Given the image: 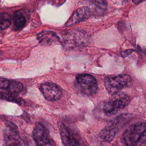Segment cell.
Returning <instances> with one entry per match:
<instances>
[{"mask_svg": "<svg viewBox=\"0 0 146 146\" xmlns=\"http://www.w3.org/2000/svg\"><path fill=\"white\" fill-rule=\"evenodd\" d=\"M3 137L6 146H23L17 126L11 121L5 123Z\"/></svg>", "mask_w": 146, "mask_h": 146, "instance_id": "cell-7", "label": "cell"}, {"mask_svg": "<svg viewBox=\"0 0 146 146\" xmlns=\"http://www.w3.org/2000/svg\"><path fill=\"white\" fill-rule=\"evenodd\" d=\"M77 84L84 94L92 95L96 93L98 90V84L96 79L88 74H78L76 76Z\"/></svg>", "mask_w": 146, "mask_h": 146, "instance_id": "cell-6", "label": "cell"}, {"mask_svg": "<svg viewBox=\"0 0 146 146\" xmlns=\"http://www.w3.org/2000/svg\"><path fill=\"white\" fill-rule=\"evenodd\" d=\"M32 135L36 146H53L47 130L40 123L35 124Z\"/></svg>", "mask_w": 146, "mask_h": 146, "instance_id": "cell-9", "label": "cell"}, {"mask_svg": "<svg viewBox=\"0 0 146 146\" xmlns=\"http://www.w3.org/2000/svg\"><path fill=\"white\" fill-rule=\"evenodd\" d=\"M23 87V84L18 80L1 79L0 88L1 90L17 94L22 91Z\"/></svg>", "mask_w": 146, "mask_h": 146, "instance_id": "cell-12", "label": "cell"}, {"mask_svg": "<svg viewBox=\"0 0 146 146\" xmlns=\"http://www.w3.org/2000/svg\"><path fill=\"white\" fill-rule=\"evenodd\" d=\"M104 83L107 91L112 95L131 86L132 79L127 74L108 76L104 79Z\"/></svg>", "mask_w": 146, "mask_h": 146, "instance_id": "cell-3", "label": "cell"}, {"mask_svg": "<svg viewBox=\"0 0 146 146\" xmlns=\"http://www.w3.org/2000/svg\"><path fill=\"white\" fill-rule=\"evenodd\" d=\"M146 131V122H137L129 126L123 134V139L126 146H136Z\"/></svg>", "mask_w": 146, "mask_h": 146, "instance_id": "cell-5", "label": "cell"}, {"mask_svg": "<svg viewBox=\"0 0 146 146\" xmlns=\"http://www.w3.org/2000/svg\"><path fill=\"white\" fill-rule=\"evenodd\" d=\"M40 90L44 98L50 102L59 100L62 96V91L56 84L47 82L41 84Z\"/></svg>", "mask_w": 146, "mask_h": 146, "instance_id": "cell-8", "label": "cell"}, {"mask_svg": "<svg viewBox=\"0 0 146 146\" xmlns=\"http://www.w3.org/2000/svg\"><path fill=\"white\" fill-rule=\"evenodd\" d=\"M133 51V50H125L124 51H122L121 52V54L122 56L126 57L128 55H129L130 54H131Z\"/></svg>", "mask_w": 146, "mask_h": 146, "instance_id": "cell-19", "label": "cell"}, {"mask_svg": "<svg viewBox=\"0 0 146 146\" xmlns=\"http://www.w3.org/2000/svg\"><path fill=\"white\" fill-rule=\"evenodd\" d=\"M136 146H146V131L143 133Z\"/></svg>", "mask_w": 146, "mask_h": 146, "instance_id": "cell-18", "label": "cell"}, {"mask_svg": "<svg viewBox=\"0 0 146 146\" xmlns=\"http://www.w3.org/2000/svg\"><path fill=\"white\" fill-rule=\"evenodd\" d=\"M129 102L130 99L127 94L119 92L112 94L108 100L100 104L98 107V111L106 116H111L125 108Z\"/></svg>", "mask_w": 146, "mask_h": 146, "instance_id": "cell-1", "label": "cell"}, {"mask_svg": "<svg viewBox=\"0 0 146 146\" xmlns=\"http://www.w3.org/2000/svg\"><path fill=\"white\" fill-rule=\"evenodd\" d=\"M144 53H145V54L146 55V48L144 50Z\"/></svg>", "mask_w": 146, "mask_h": 146, "instance_id": "cell-21", "label": "cell"}, {"mask_svg": "<svg viewBox=\"0 0 146 146\" xmlns=\"http://www.w3.org/2000/svg\"><path fill=\"white\" fill-rule=\"evenodd\" d=\"M58 128L64 146H80L78 140L64 124L58 122Z\"/></svg>", "mask_w": 146, "mask_h": 146, "instance_id": "cell-11", "label": "cell"}, {"mask_svg": "<svg viewBox=\"0 0 146 146\" xmlns=\"http://www.w3.org/2000/svg\"><path fill=\"white\" fill-rule=\"evenodd\" d=\"M13 29L15 31L23 29L26 25L27 21L25 17L19 11H16L13 15Z\"/></svg>", "mask_w": 146, "mask_h": 146, "instance_id": "cell-14", "label": "cell"}, {"mask_svg": "<svg viewBox=\"0 0 146 146\" xmlns=\"http://www.w3.org/2000/svg\"><path fill=\"white\" fill-rule=\"evenodd\" d=\"M89 42L90 38L88 34L79 29L70 30L63 37V45L68 50L85 46Z\"/></svg>", "mask_w": 146, "mask_h": 146, "instance_id": "cell-4", "label": "cell"}, {"mask_svg": "<svg viewBox=\"0 0 146 146\" xmlns=\"http://www.w3.org/2000/svg\"><path fill=\"white\" fill-rule=\"evenodd\" d=\"M36 38L42 45H50L60 40L56 33L52 31H42L37 35Z\"/></svg>", "mask_w": 146, "mask_h": 146, "instance_id": "cell-13", "label": "cell"}, {"mask_svg": "<svg viewBox=\"0 0 146 146\" xmlns=\"http://www.w3.org/2000/svg\"><path fill=\"white\" fill-rule=\"evenodd\" d=\"M15 95V94L10 93L5 91H2V90L1 91V98L2 99L14 102L20 104L22 102V100L19 98H18Z\"/></svg>", "mask_w": 146, "mask_h": 146, "instance_id": "cell-15", "label": "cell"}, {"mask_svg": "<svg viewBox=\"0 0 146 146\" xmlns=\"http://www.w3.org/2000/svg\"><path fill=\"white\" fill-rule=\"evenodd\" d=\"M132 2L135 5H138L139 3H141L144 1H146V0H132Z\"/></svg>", "mask_w": 146, "mask_h": 146, "instance_id": "cell-20", "label": "cell"}, {"mask_svg": "<svg viewBox=\"0 0 146 146\" xmlns=\"http://www.w3.org/2000/svg\"><path fill=\"white\" fill-rule=\"evenodd\" d=\"M91 15V10L87 6L81 7L76 10L67 21L66 25L71 26L80 23L88 19Z\"/></svg>", "mask_w": 146, "mask_h": 146, "instance_id": "cell-10", "label": "cell"}, {"mask_svg": "<svg viewBox=\"0 0 146 146\" xmlns=\"http://www.w3.org/2000/svg\"><path fill=\"white\" fill-rule=\"evenodd\" d=\"M132 119V116L128 113L119 115L110 120L100 132L99 137L105 142H111L119 131L128 124Z\"/></svg>", "mask_w": 146, "mask_h": 146, "instance_id": "cell-2", "label": "cell"}, {"mask_svg": "<svg viewBox=\"0 0 146 146\" xmlns=\"http://www.w3.org/2000/svg\"><path fill=\"white\" fill-rule=\"evenodd\" d=\"M11 24V19L6 14H1V30L6 29Z\"/></svg>", "mask_w": 146, "mask_h": 146, "instance_id": "cell-17", "label": "cell"}, {"mask_svg": "<svg viewBox=\"0 0 146 146\" xmlns=\"http://www.w3.org/2000/svg\"><path fill=\"white\" fill-rule=\"evenodd\" d=\"M91 5L95 6L98 9L104 10L107 6L106 0H87Z\"/></svg>", "mask_w": 146, "mask_h": 146, "instance_id": "cell-16", "label": "cell"}]
</instances>
